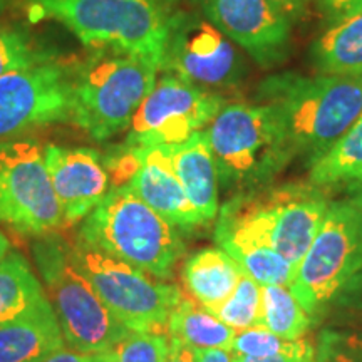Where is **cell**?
Returning a JSON list of instances; mask_svg holds the SVG:
<instances>
[{
	"instance_id": "obj_37",
	"label": "cell",
	"mask_w": 362,
	"mask_h": 362,
	"mask_svg": "<svg viewBox=\"0 0 362 362\" xmlns=\"http://www.w3.org/2000/svg\"><path fill=\"white\" fill-rule=\"evenodd\" d=\"M194 362H233L232 352L225 349H194Z\"/></svg>"
},
{
	"instance_id": "obj_42",
	"label": "cell",
	"mask_w": 362,
	"mask_h": 362,
	"mask_svg": "<svg viewBox=\"0 0 362 362\" xmlns=\"http://www.w3.org/2000/svg\"><path fill=\"white\" fill-rule=\"evenodd\" d=\"M6 4H7V0H0V13H2L4 8H6Z\"/></svg>"
},
{
	"instance_id": "obj_5",
	"label": "cell",
	"mask_w": 362,
	"mask_h": 362,
	"mask_svg": "<svg viewBox=\"0 0 362 362\" xmlns=\"http://www.w3.org/2000/svg\"><path fill=\"white\" fill-rule=\"evenodd\" d=\"M34 259L67 347L103 354L115 349L131 332L101 300L72 260L71 245L61 237L45 235L35 242Z\"/></svg>"
},
{
	"instance_id": "obj_13",
	"label": "cell",
	"mask_w": 362,
	"mask_h": 362,
	"mask_svg": "<svg viewBox=\"0 0 362 362\" xmlns=\"http://www.w3.org/2000/svg\"><path fill=\"white\" fill-rule=\"evenodd\" d=\"M200 16L260 67L285 62L291 51L292 16L275 0H192Z\"/></svg>"
},
{
	"instance_id": "obj_36",
	"label": "cell",
	"mask_w": 362,
	"mask_h": 362,
	"mask_svg": "<svg viewBox=\"0 0 362 362\" xmlns=\"http://www.w3.org/2000/svg\"><path fill=\"white\" fill-rule=\"evenodd\" d=\"M233 362H317L315 354L309 356H274V357H248L232 352Z\"/></svg>"
},
{
	"instance_id": "obj_34",
	"label": "cell",
	"mask_w": 362,
	"mask_h": 362,
	"mask_svg": "<svg viewBox=\"0 0 362 362\" xmlns=\"http://www.w3.org/2000/svg\"><path fill=\"white\" fill-rule=\"evenodd\" d=\"M165 362H194V349L180 339L170 337V351Z\"/></svg>"
},
{
	"instance_id": "obj_39",
	"label": "cell",
	"mask_w": 362,
	"mask_h": 362,
	"mask_svg": "<svg viewBox=\"0 0 362 362\" xmlns=\"http://www.w3.org/2000/svg\"><path fill=\"white\" fill-rule=\"evenodd\" d=\"M8 253H11V242L6 235L0 232V262L6 259Z\"/></svg>"
},
{
	"instance_id": "obj_11",
	"label": "cell",
	"mask_w": 362,
	"mask_h": 362,
	"mask_svg": "<svg viewBox=\"0 0 362 362\" xmlns=\"http://www.w3.org/2000/svg\"><path fill=\"white\" fill-rule=\"evenodd\" d=\"M223 104L225 99L218 94L165 72L136 111L128 128L126 149L187 141L215 119Z\"/></svg>"
},
{
	"instance_id": "obj_3",
	"label": "cell",
	"mask_w": 362,
	"mask_h": 362,
	"mask_svg": "<svg viewBox=\"0 0 362 362\" xmlns=\"http://www.w3.org/2000/svg\"><path fill=\"white\" fill-rule=\"evenodd\" d=\"M205 133L225 189L253 192L293 158L279 116L262 103H225Z\"/></svg>"
},
{
	"instance_id": "obj_20",
	"label": "cell",
	"mask_w": 362,
	"mask_h": 362,
	"mask_svg": "<svg viewBox=\"0 0 362 362\" xmlns=\"http://www.w3.org/2000/svg\"><path fill=\"white\" fill-rule=\"evenodd\" d=\"M243 270L221 248H203L188 257L181 269V282L197 304L215 314L228 300Z\"/></svg>"
},
{
	"instance_id": "obj_35",
	"label": "cell",
	"mask_w": 362,
	"mask_h": 362,
	"mask_svg": "<svg viewBox=\"0 0 362 362\" xmlns=\"http://www.w3.org/2000/svg\"><path fill=\"white\" fill-rule=\"evenodd\" d=\"M339 185H341L342 192L346 194V202L362 208V171Z\"/></svg>"
},
{
	"instance_id": "obj_4",
	"label": "cell",
	"mask_w": 362,
	"mask_h": 362,
	"mask_svg": "<svg viewBox=\"0 0 362 362\" xmlns=\"http://www.w3.org/2000/svg\"><path fill=\"white\" fill-rule=\"evenodd\" d=\"M34 19H54L81 42L146 57L161 67L168 16L156 0H29Z\"/></svg>"
},
{
	"instance_id": "obj_26",
	"label": "cell",
	"mask_w": 362,
	"mask_h": 362,
	"mask_svg": "<svg viewBox=\"0 0 362 362\" xmlns=\"http://www.w3.org/2000/svg\"><path fill=\"white\" fill-rule=\"evenodd\" d=\"M235 354L248 357H274V356H309L315 354L314 346L305 337L297 341H285L265 327H252L238 330L235 336L232 351Z\"/></svg>"
},
{
	"instance_id": "obj_1",
	"label": "cell",
	"mask_w": 362,
	"mask_h": 362,
	"mask_svg": "<svg viewBox=\"0 0 362 362\" xmlns=\"http://www.w3.org/2000/svg\"><path fill=\"white\" fill-rule=\"evenodd\" d=\"M257 101L275 111L293 156H304L312 166L362 112V76L280 72L262 81Z\"/></svg>"
},
{
	"instance_id": "obj_16",
	"label": "cell",
	"mask_w": 362,
	"mask_h": 362,
	"mask_svg": "<svg viewBox=\"0 0 362 362\" xmlns=\"http://www.w3.org/2000/svg\"><path fill=\"white\" fill-rule=\"evenodd\" d=\"M44 160L64 223L84 220L110 193V173L94 149L47 144Z\"/></svg>"
},
{
	"instance_id": "obj_40",
	"label": "cell",
	"mask_w": 362,
	"mask_h": 362,
	"mask_svg": "<svg viewBox=\"0 0 362 362\" xmlns=\"http://www.w3.org/2000/svg\"><path fill=\"white\" fill-rule=\"evenodd\" d=\"M96 362H117V357L115 354V351L103 352V354H98V361Z\"/></svg>"
},
{
	"instance_id": "obj_14",
	"label": "cell",
	"mask_w": 362,
	"mask_h": 362,
	"mask_svg": "<svg viewBox=\"0 0 362 362\" xmlns=\"http://www.w3.org/2000/svg\"><path fill=\"white\" fill-rule=\"evenodd\" d=\"M72 79L56 64L0 76V138L71 119Z\"/></svg>"
},
{
	"instance_id": "obj_33",
	"label": "cell",
	"mask_w": 362,
	"mask_h": 362,
	"mask_svg": "<svg viewBox=\"0 0 362 362\" xmlns=\"http://www.w3.org/2000/svg\"><path fill=\"white\" fill-rule=\"evenodd\" d=\"M98 354H86V352H78L71 347H61V349L54 351L52 354L45 356L39 362H96Z\"/></svg>"
},
{
	"instance_id": "obj_38",
	"label": "cell",
	"mask_w": 362,
	"mask_h": 362,
	"mask_svg": "<svg viewBox=\"0 0 362 362\" xmlns=\"http://www.w3.org/2000/svg\"><path fill=\"white\" fill-rule=\"evenodd\" d=\"M279 6H282L291 16H298V13L304 12L307 0H275Z\"/></svg>"
},
{
	"instance_id": "obj_12",
	"label": "cell",
	"mask_w": 362,
	"mask_h": 362,
	"mask_svg": "<svg viewBox=\"0 0 362 362\" xmlns=\"http://www.w3.org/2000/svg\"><path fill=\"white\" fill-rule=\"evenodd\" d=\"M215 240L260 285H287L292 265L272 242V216L265 192L238 193L220 210Z\"/></svg>"
},
{
	"instance_id": "obj_2",
	"label": "cell",
	"mask_w": 362,
	"mask_h": 362,
	"mask_svg": "<svg viewBox=\"0 0 362 362\" xmlns=\"http://www.w3.org/2000/svg\"><path fill=\"white\" fill-rule=\"evenodd\" d=\"M79 240L158 280L173 279L185 253L175 225L148 206L128 185H116L83 220Z\"/></svg>"
},
{
	"instance_id": "obj_41",
	"label": "cell",
	"mask_w": 362,
	"mask_h": 362,
	"mask_svg": "<svg viewBox=\"0 0 362 362\" xmlns=\"http://www.w3.org/2000/svg\"><path fill=\"white\" fill-rule=\"evenodd\" d=\"M156 2L160 4V6L163 7V11H165V12H168L171 7H175L176 4L180 2V0H156Z\"/></svg>"
},
{
	"instance_id": "obj_21",
	"label": "cell",
	"mask_w": 362,
	"mask_h": 362,
	"mask_svg": "<svg viewBox=\"0 0 362 362\" xmlns=\"http://www.w3.org/2000/svg\"><path fill=\"white\" fill-rule=\"evenodd\" d=\"M320 74L362 76V11L334 22L310 47Z\"/></svg>"
},
{
	"instance_id": "obj_10",
	"label": "cell",
	"mask_w": 362,
	"mask_h": 362,
	"mask_svg": "<svg viewBox=\"0 0 362 362\" xmlns=\"http://www.w3.org/2000/svg\"><path fill=\"white\" fill-rule=\"evenodd\" d=\"M0 221L27 235H49L64 223L35 139L0 143Z\"/></svg>"
},
{
	"instance_id": "obj_18",
	"label": "cell",
	"mask_w": 362,
	"mask_h": 362,
	"mask_svg": "<svg viewBox=\"0 0 362 362\" xmlns=\"http://www.w3.org/2000/svg\"><path fill=\"white\" fill-rule=\"evenodd\" d=\"M66 346L47 297L0 322V362H39Z\"/></svg>"
},
{
	"instance_id": "obj_28",
	"label": "cell",
	"mask_w": 362,
	"mask_h": 362,
	"mask_svg": "<svg viewBox=\"0 0 362 362\" xmlns=\"http://www.w3.org/2000/svg\"><path fill=\"white\" fill-rule=\"evenodd\" d=\"M112 351L117 362H165L170 337L168 334L129 332Z\"/></svg>"
},
{
	"instance_id": "obj_17",
	"label": "cell",
	"mask_w": 362,
	"mask_h": 362,
	"mask_svg": "<svg viewBox=\"0 0 362 362\" xmlns=\"http://www.w3.org/2000/svg\"><path fill=\"white\" fill-rule=\"evenodd\" d=\"M136 166L126 185L158 215L176 228H194L205 221L185 193L171 161L170 144L133 149Z\"/></svg>"
},
{
	"instance_id": "obj_22",
	"label": "cell",
	"mask_w": 362,
	"mask_h": 362,
	"mask_svg": "<svg viewBox=\"0 0 362 362\" xmlns=\"http://www.w3.org/2000/svg\"><path fill=\"white\" fill-rule=\"evenodd\" d=\"M237 330L192 297L181 296L168 320V337L180 339L193 349H225L232 351Z\"/></svg>"
},
{
	"instance_id": "obj_29",
	"label": "cell",
	"mask_w": 362,
	"mask_h": 362,
	"mask_svg": "<svg viewBox=\"0 0 362 362\" xmlns=\"http://www.w3.org/2000/svg\"><path fill=\"white\" fill-rule=\"evenodd\" d=\"M317 362H362V332L322 330L317 346Z\"/></svg>"
},
{
	"instance_id": "obj_15",
	"label": "cell",
	"mask_w": 362,
	"mask_h": 362,
	"mask_svg": "<svg viewBox=\"0 0 362 362\" xmlns=\"http://www.w3.org/2000/svg\"><path fill=\"white\" fill-rule=\"evenodd\" d=\"M264 192L272 216L274 248L293 269L314 242L330 202L324 188L310 181L287 183Z\"/></svg>"
},
{
	"instance_id": "obj_7",
	"label": "cell",
	"mask_w": 362,
	"mask_h": 362,
	"mask_svg": "<svg viewBox=\"0 0 362 362\" xmlns=\"http://www.w3.org/2000/svg\"><path fill=\"white\" fill-rule=\"evenodd\" d=\"M78 269L111 314L131 332L168 334L170 315L183 293L176 285L144 274L78 238L71 245Z\"/></svg>"
},
{
	"instance_id": "obj_8",
	"label": "cell",
	"mask_w": 362,
	"mask_h": 362,
	"mask_svg": "<svg viewBox=\"0 0 362 362\" xmlns=\"http://www.w3.org/2000/svg\"><path fill=\"white\" fill-rule=\"evenodd\" d=\"M362 270V208L332 202L309 250L293 267L287 287L309 315H320Z\"/></svg>"
},
{
	"instance_id": "obj_19",
	"label": "cell",
	"mask_w": 362,
	"mask_h": 362,
	"mask_svg": "<svg viewBox=\"0 0 362 362\" xmlns=\"http://www.w3.org/2000/svg\"><path fill=\"white\" fill-rule=\"evenodd\" d=\"M171 161L188 200L205 223L218 215V173L205 129L193 133L187 141L170 144Z\"/></svg>"
},
{
	"instance_id": "obj_31",
	"label": "cell",
	"mask_w": 362,
	"mask_h": 362,
	"mask_svg": "<svg viewBox=\"0 0 362 362\" xmlns=\"http://www.w3.org/2000/svg\"><path fill=\"white\" fill-rule=\"evenodd\" d=\"M324 310L334 322L362 327V270L344 285Z\"/></svg>"
},
{
	"instance_id": "obj_6",
	"label": "cell",
	"mask_w": 362,
	"mask_h": 362,
	"mask_svg": "<svg viewBox=\"0 0 362 362\" xmlns=\"http://www.w3.org/2000/svg\"><path fill=\"white\" fill-rule=\"evenodd\" d=\"M158 71L156 62L133 54L111 51L94 59L72 79L71 119L98 141L128 129Z\"/></svg>"
},
{
	"instance_id": "obj_32",
	"label": "cell",
	"mask_w": 362,
	"mask_h": 362,
	"mask_svg": "<svg viewBox=\"0 0 362 362\" xmlns=\"http://www.w3.org/2000/svg\"><path fill=\"white\" fill-rule=\"evenodd\" d=\"M315 4L320 13L332 24L362 11V0H315Z\"/></svg>"
},
{
	"instance_id": "obj_23",
	"label": "cell",
	"mask_w": 362,
	"mask_h": 362,
	"mask_svg": "<svg viewBox=\"0 0 362 362\" xmlns=\"http://www.w3.org/2000/svg\"><path fill=\"white\" fill-rule=\"evenodd\" d=\"M44 296L42 284L21 253L11 252L0 262V322L21 315Z\"/></svg>"
},
{
	"instance_id": "obj_24",
	"label": "cell",
	"mask_w": 362,
	"mask_h": 362,
	"mask_svg": "<svg viewBox=\"0 0 362 362\" xmlns=\"http://www.w3.org/2000/svg\"><path fill=\"white\" fill-rule=\"evenodd\" d=\"M310 324V315L287 285H262L260 327L285 341H297L305 336Z\"/></svg>"
},
{
	"instance_id": "obj_9",
	"label": "cell",
	"mask_w": 362,
	"mask_h": 362,
	"mask_svg": "<svg viewBox=\"0 0 362 362\" xmlns=\"http://www.w3.org/2000/svg\"><path fill=\"white\" fill-rule=\"evenodd\" d=\"M160 69L218 96L238 88L248 72L245 57L232 40L200 13L185 12L168 17Z\"/></svg>"
},
{
	"instance_id": "obj_27",
	"label": "cell",
	"mask_w": 362,
	"mask_h": 362,
	"mask_svg": "<svg viewBox=\"0 0 362 362\" xmlns=\"http://www.w3.org/2000/svg\"><path fill=\"white\" fill-rule=\"evenodd\" d=\"M220 320L235 330L259 327L262 317V285L243 272L228 300L215 312Z\"/></svg>"
},
{
	"instance_id": "obj_25",
	"label": "cell",
	"mask_w": 362,
	"mask_h": 362,
	"mask_svg": "<svg viewBox=\"0 0 362 362\" xmlns=\"http://www.w3.org/2000/svg\"><path fill=\"white\" fill-rule=\"evenodd\" d=\"M362 171V112L329 153L310 166V183L332 187Z\"/></svg>"
},
{
	"instance_id": "obj_30",
	"label": "cell",
	"mask_w": 362,
	"mask_h": 362,
	"mask_svg": "<svg viewBox=\"0 0 362 362\" xmlns=\"http://www.w3.org/2000/svg\"><path fill=\"white\" fill-rule=\"evenodd\" d=\"M44 56L35 52L21 34L0 29V76L42 64Z\"/></svg>"
},
{
	"instance_id": "obj_43",
	"label": "cell",
	"mask_w": 362,
	"mask_h": 362,
	"mask_svg": "<svg viewBox=\"0 0 362 362\" xmlns=\"http://www.w3.org/2000/svg\"><path fill=\"white\" fill-rule=\"evenodd\" d=\"M356 330H359V332H362V327H357Z\"/></svg>"
}]
</instances>
